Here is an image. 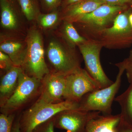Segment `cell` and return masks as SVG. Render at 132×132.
<instances>
[{
    "mask_svg": "<svg viewBox=\"0 0 132 132\" xmlns=\"http://www.w3.org/2000/svg\"><path fill=\"white\" fill-rule=\"evenodd\" d=\"M16 117V114L6 115L0 114V132H12V126Z\"/></svg>",
    "mask_w": 132,
    "mask_h": 132,
    "instance_id": "obj_21",
    "label": "cell"
},
{
    "mask_svg": "<svg viewBox=\"0 0 132 132\" xmlns=\"http://www.w3.org/2000/svg\"><path fill=\"white\" fill-rule=\"evenodd\" d=\"M30 26L16 0H0V32L26 36Z\"/></svg>",
    "mask_w": 132,
    "mask_h": 132,
    "instance_id": "obj_9",
    "label": "cell"
},
{
    "mask_svg": "<svg viewBox=\"0 0 132 132\" xmlns=\"http://www.w3.org/2000/svg\"><path fill=\"white\" fill-rule=\"evenodd\" d=\"M43 13H48L60 8L63 0H39Z\"/></svg>",
    "mask_w": 132,
    "mask_h": 132,
    "instance_id": "obj_22",
    "label": "cell"
},
{
    "mask_svg": "<svg viewBox=\"0 0 132 132\" xmlns=\"http://www.w3.org/2000/svg\"><path fill=\"white\" fill-rule=\"evenodd\" d=\"M127 78L129 83L132 81V50L130 51L129 55L123 61Z\"/></svg>",
    "mask_w": 132,
    "mask_h": 132,
    "instance_id": "obj_25",
    "label": "cell"
},
{
    "mask_svg": "<svg viewBox=\"0 0 132 132\" xmlns=\"http://www.w3.org/2000/svg\"><path fill=\"white\" fill-rule=\"evenodd\" d=\"M78 47L84 60L86 70L101 88L112 85L114 82L107 76L101 63L100 54L104 47L101 43L94 40L87 39Z\"/></svg>",
    "mask_w": 132,
    "mask_h": 132,
    "instance_id": "obj_8",
    "label": "cell"
},
{
    "mask_svg": "<svg viewBox=\"0 0 132 132\" xmlns=\"http://www.w3.org/2000/svg\"><path fill=\"white\" fill-rule=\"evenodd\" d=\"M79 102L65 100L60 103L49 104L36 100L19 118L21 132H33L38 125L47 121L64 110L78 109Z\"/></svg>",
    "mask_w": 132,
    "mask_h": 132,
    "instance_id": "obj_5",
    "label": "cell"
},
{
    "mask_svg": "<svg viewBox=\"0 0 132 132\" xmlns=\"http://www.w3.org/2000/svg\"><path fill=\"white\" fill-rule=\"evenodd\" d=\"M129 20L130 24L132 27V13H131L129 15Z\"/></svg>",
    "mask_w": 132,
    "mask_h": 132,
    "instance_id": "obj_30",
    "label": "cell"
},
{
    "mask_svg": "<svg viewBox=\"0 0 132 132\" xmlns=\"http://www.w3.org/2000/svg\"><path fill=\"white\" fill-rule=\"evenodd\" d=\"M98 111L84 112L77 109L64 110L53 118L54 127L67 132H85L87 123L100 116Z\"/></svg>",
    "mask_w": 132,
    "mask_h": 132,
    "instance_id": "obj_11",
    "label": "cell"
},
{
    "mask_svg": "<svg viewBox=\"0 0 132 132\" xmlns=\"http://www.w3.org/2000/svg\"><path fill=\"white\" fill-rule=\"evenodd\" d=\"M131 7L104 3L93 12L78 17L74 21V25L81 35L87 39L112 26L119 14Z\"/></svg>",
    "mask_w": 132,
    "mask_h": 132,
    "instance_id": "obj_3",
    "label": "cell"
},
{
    "mask_svg": "<svg viewBox=\"0 0 132 132\" xmlns=\"http://www.w3.org/2000/svg\"><path fill=\"white\" fill-rule=\"evenodd\" d=\"M53 118L44 123L38 125L33 132H54Z\"/></svg>",
    "mask_w": 132,
    "mask_h": 132,
    "instance_id": "obj_24",
    "label": "cell"
},
{
    "mask_svg": "<svg viewBox=\"0 0 132 132\" xmlns=\"http://www.w3.org/2000/svg\"><path fill=\"white\" fill-rule=\"evenodd\" d=\"M81 1V0H63L60 9H61L64 8L66 7L72 5Z\"/></svg>",
    "mask_w": 132,
    "mask_h": 132,
    "instance_id": "obj_28",
    "label": "cell"
},
{
    "mask_svg": "<svg viewBox=\"0 0 132 132\" xmlns=\"http://www.w3.org/2000/svg\"><path fill=\"white\" fill-rule=\"evenodd\" d=\"M107 4L132 6V0H101Z\"/></svg>",
    "mask_w": 132,
    "mask_h": 132,
    "instance_id": "obj_27",
    "label": "cell"
},
{
    "mask_svg": "<svg viewBox=\"0 0 132 132\" xmlns=\"http://www.w3.org/2000/svg\"><path fill=\"white\" fill-rule=\"evenodd\" d=\"M121 108V118L132 126V81L124 93L114 99Z\"/></svg>",
    "mask_w": 132,
    "mask_h": 132,
    "instance_id": "obj_19",
    "label": "cell"
},
{
    "mask_svg": "<svg viewBox=\"0 0 132 132\" xmlns=\"http://www.w3.org/2000/svg\"><path fill=\"white\" fill-rule=\"evenodd\" d=\"M24 16L30 25L35 23L41 13L39 0H16Z\"/></svg>",
    "mask_w": 132,
    "mask_h": 132,
    "instance_id": "obj_20",
    "label": "cell"
},
{
    "mask_svg": "<svg viewBox=\"0 0 132 132\" xmlns=\"http://www.w3.org/2000/svg\"><path fill=\"white\" fill-rule=\"evenodd\" d=\"M12 132H21L19 125V118H15L12 126Z\"/></svg>",
    "mask_w": 132,
    "mask_h": 132,
    "instance_id": "obj_29",
    "label": "cell"
},
{
    "mask_svg": "<svg viewBox=\"0 0 132 132\" xmlns=\"http://www.w3.org/2000/svg\"><path fill=\"white\" fill-rule=\"evenodd\" d=\"M15 66L10 57L0 51V69L1 75L5 73L12 67Z\"/></svg>",
    "mask_w": 132,
    "mask_h": 132,
    "instance_id": "obj_23",
    "label": "cell"
},
{
    "mask_svg": "<svg viewBox=\"0 0 132 132\" xmlns=\"http://www.w3.org/2000/svg\"><path fill=\"white\" fill-rule=\"evenodd\" d=\"M66 76L51 72L46 75L41 80L40 93L37 100L49 104L64 101Z\"/></svg>",
    "mask_w": 132,
    "mask_h": 132,
    "instance_id": "obj_12",
    "label": "cell"
},
{
    "mask_svg": "<svg viewBox=\"0 0 132 132\" xmlns=\"http://www.w3.org/2000/svg\"><path fill=\"white\" fill-rule=\"evenodd\" d=\"M26 39L27 50L21 68L28 76L41 80L50 72L45 59L44 35L35 24H32Z\"/></svg>",
    "mask_w": 132,
    "mask_h": 132,
    "instance_id": "obj_2",
    "label": "cell"
},
{
    "mask_svg": "<svg viewBox=\"0 0 132 132\" xmlns=\"http://www.w3.org/2000/svg\"><path fill=\"white\" fill-rule=\"evenodd\" d=\"M116 130V132H132V126L121 118Z\"/></svg>",
    "mask_w": 132,
    "mask_h": 132,
    "instance_id": "obj_26",
    "label": "cell"
},
{
    "mask_svg": "<svg viewBox=\"0 0 132 132\" xmlns=\"http://www.w3.org/2000/svg\"><path fill=\"white\" fill-rule=\"evenodd\" d=\"M41 80L22 72L18 86L11 97L1 107V113L16 114L40 94Z\"/></svg>",
    "mask_w": 132,
    "mask_h": 132,
    "instance_id": "obj_7",
    "label": "cell"
},
{
    "mask_svg": "<svg viewBox=\"0 0 132 132\" xmlns=\"http://www.w3.org/2000/svg\"><path fill=\"white\" fill-rule=\"evenodd\" d=\"M121 119L120 114L100 115L87 123L85 132H116Z\"/></svg>",
    "mask_w": 132,
    "mask_h": 132,
    "instance_id": "obj_16",
    "label": "cell"
},
{
    "mask_svg": "<svg viewBox=\"0 0 132 132\" xmlns=\"http://www.w3.org/2000/svg\"><path fill=\"white\" fill-rule=\"evenodd\" d=\"M62 21L60 8L48 13H42L37 17L34 24L45 35L55 31Z\"/></svg>",
    "mask_w": 132,
    "mask_h": 132,
    "instance_id": "obj_17",
    "label": "cell"
},
{
    "mask_svg": "<svg viewBox=\"0 0 132 132\" xmlns=\"http://www.w3.org/2000/svg\"><path fill=\"white\" fill-rule=\"evenodd\" d=\"M101 89L86 69L81 68L66 76L64 100L79 102L83 96Z\"/></svg>",
    "mask_w": 132,
    "mask_h": 132,
    "instance_id": "obj_10",
    "label": "cell"
},
{
    "mask_svg": "<svg viewBox=\"0 0 132 132\" xmlns=\"http://www.w3.org/2000/svg\"><path fill=\"white\" fill-rule=\"evenodd\" d=\"M44 36L45 59L50 72L67 75L81 68L82 59L76 47L54 32Z\"/></svg>",
    "mask_w": 132,
    "mask_h": 132,
    "instance_id": "obj_1",
    "label": "cell"
},
{
    "mask_svg": "<svg viewBox=\"0 0 132 132\" xmlns=\"http://www.w3.org/2000/svg\"><path fill=\"white\" fill-rule=\"evenodd\" d=\"M26 36L0 32V51L7 54L15 65L20 67L27 50Z\"/></svg>",
    "mask_w": 132,
    "mask_h": 132,
    "instance_id": "obj_13",
    "label": "cell"
},
{
    "mask_svg": "<svg viewBox=\"0 0 132 132\" xmlns=\"http://www.w3.org/2000/svg\"><path fill=\"white\" fill-rule=\"evenodd\" d=\"M20 67L14 66L1 75L0 107L5 104L18 86L20 75L22 72Z\"/></svg>",
    "mask_w": 132,
    "mask_h": 132,
    "instance_id": "obj_15",
    "label": "cell"
},
{
    "mask_svg": "<svg viewBox=\"0 0 132 132\" xmlns=\"http://www.w3.org/2000/svg\"><path fill=\"white\" fill-rule=\"evenodd\" d=\"M54 32L69 44L76 47L87 40L81 35L73 22L67 21H62Z\"/></svg>",
    "mask_w": 132,
    "mask_h": 132,
    "instance_id": "obj_18",
    "label": "cell"
},
{
    "mask_svg": "<svg viewBox=\"0 0 132 132\" xmlns=\"http://www.w3.org/2000/svg\"><path fill=\"white\" fill-rule=\"evenodd\" d=\"M132 7L121 12L116 16L112 26L99 31L88 38L100 42L103 47L121 49L132 45V27L129 15Z\"/></svg>",
    "mask_w": 132,
    "mask_h": 132,
    "instance_id": "obj_4",
    "label": "cell"
},
{
    "mask_svg": "<svg viewBox=\"0 0 132 132\" xmlns=\"http://www.w3.org/2000/svg\"><path fill=\"white\" fill-rule=\"evenodd\" d=\"M104 3L101 0H81L60 9L62 20L73 23L78 17L93 12Z\"/></svg>",
    "mask_w": 132,
    "mask_h": 132,
    "instance_id": "obj_14",
    "label": "cell"
},
{
    "mask_svg": "<svg viewBox=\"0 0 132 132\" xmlns=\"http://www.w3.org/2000/svg\"><path fill=\"white\" fill-rule=\"evenodd\" d=\"M115 65L119 71L115 81L108 87L85 95L79 102L78 110L84 112L98 111L104 115L111 114L112 104L120 89L121 78L125 71L123 61Z\"/></svg>",
    "mask_w": 132,
    "mask_h": 132,
    "instance_id": "obj_6",
    "label": "cell"
}]
</instances>
